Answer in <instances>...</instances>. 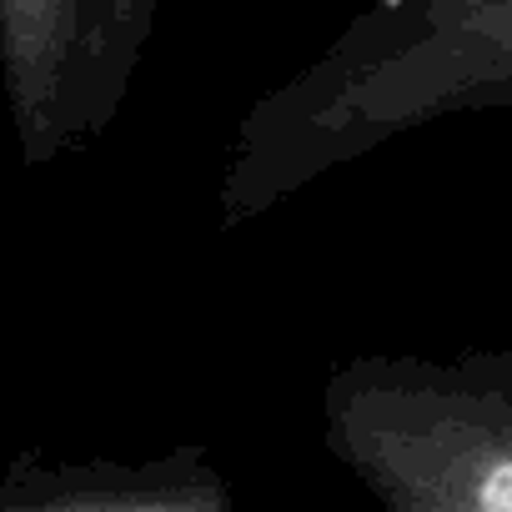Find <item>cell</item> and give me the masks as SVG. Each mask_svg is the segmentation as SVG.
I'll list each match as a JSON object with an SVG mask.
<instances>
[{"mask_svg":"<svg viewBox=\"0 0 512 512\" xmlns=\"http://www.w3.org/2000/svg\"><path fill=\"white\" fill-rule=\"evenodd\" d=\"M507 106L512 0H377L241 116L216 191L221 231L412 126Z\"/></svg>","mask_w":512,"mask_h":512,"instance_id":"obj_1","label":"cell"},{"mask_svg":"<svg viewBox=\"0 0 512 512\" xmlns=\"http://www.w3.org/2000/svg\"><path fill=\"white\" fill-rule=\"evenodd\" d=\"M322 442L382 512H512V352L347 357Z\"/></svg>","mask_w":512,"mask_h":512,"instance_id":"obj_2","label":"cell"},{"mask_svg":"<svg viewBox=\"0 0 512 512\" xmlns=\"http://www.w3.org/2000/svg\"><path fill=\"white\" fill-rule=\"evenodd\" d=\"M161 0H0V86L21 161L96 146L141 71Z\"/></svg>","mask_w":512,"mask_h":512,"instance_id":"obj_3","label":"cell"},{"mask_svg":"<svg viewBox=\"0 0 512 512\" xmlns=\"http://www.w3.org/2000/svg\"><path fill=\"white\" fill-rule=\"evenodd\" d=\"M0 512H241L236 487L201 442L141 462H46L21 452L0 472Z\"/></svg>","mask_w":512,"mask_h":512,"instance_id":"obj_4","label":"cell"}]
</instances>
